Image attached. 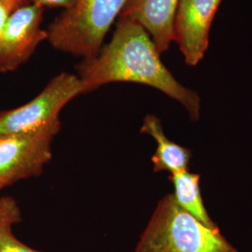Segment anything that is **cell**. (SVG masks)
<instances>
[{"label": "cell", "instance_id": "obj_2", "mask_svg": "<svg viewBox=\"0 0 252 252\" xmlns=\"http://www.w3.org/2000/svg\"><path fill=\"white\" fill-rule=\"evenodd\" d=\"M135 252H239L219 228L203 224L180 207L173 194L158 203Z\"/></svg>", "mask_w": 252, "mask_h": 252}, {"label": "cell", "instance_id": "obj_12", "mask_svg": "<svg viewBox=\"0 0 252 252\" xmlns=\"http://www.w3.org/2000/svg\"><path fill=\"white\" fill-rule=\"evenodd\" d=\"M8 218H22L18 205L10 197L0 198V221Z\"/></svg>", "mask_w": 252, "mask_h": 252}, {"label": "cell", "instance_id": "obj_7", "mask_svg": "<svg viewBox=\"0 0 252 252\" xmlns=\"http://www.w3.org/2000/svg\"><path fill=\"white\" fill-rule=\"evenodd\" d=\"M43 9L33 3L10 14L0 36V73L18 68L47 39V31L41 28Z\"/></svg>", "mask_w": 252, "mask_h": 252}, {"label": "cell", "instance_id": "obj_5", "mask_svg": "<svg viewBox=\"0 0 252 252\" xmlns=\"http://www.w3.org/2000/svg\"><path fill=\"white\" fill-rule=\"evenodd\" d=\"M81 94L78 75L60 73L27 104L0 111V136L34 131L59 120L64 106Z\"/></svg>", "mask_w": 252, "mask_h": 252}, {"label": "cell", "instance_id": "obj_4", "mask_svg": "<svg viewBox=\"0 0 252 252\" xmlns=\"http://www.w3.org/2000/svg\"><path fill=\"white\" fill-rule=\"evenodd\" d=\"M60 129L61 122L56 120L34 131L0 136V190L42 173Z\"/></svg>", "mask_w": 252, "mask_h": 252}, {"label": "cell", "instance_id": "obj_10", "mask_svg": "<svg viewBox=\"0 0 252 252\" xmlns=\"http://www.w3.org/2000/svg\"><path fill=\"white\" fill-rule=\"evenodd\" d=\"M174 185V198L178 205L203 224L211 228H219L208 215L204 205L200 189V175L187 171L169 177Z\"/></svg>", "mask_w": 252, "mask_h": 252}, {"label": "cell", "instance_id": "obj_1", "mask_svg": "<svg viewBox=\"0 0 252 252\" xmlns=\"http://www.w3.org/2000/svg\"><path fill=\"white\" fill-rule=\"evenodd\" d=\"M82 93L112 82H132L155 88L178 101L197 122L201 111L198 94L183 86L163 64L149 33L132 20L120 18L108 45L95 58L79 67Z\"/></svg>", "mask_w": 252, "mask_h": 252}, {"label": "cell", "instance_id": "obj_13", "mask_svg": "<svg viewBox=\"0 0 252 252\" xmlns=\"http://www.w3.org/2000/svg\"><path fill=\"white\" fill-rule=\"evenodd\" d=\"M34 4L40 6L42 8H69L75 0H32Z\"/></svg>", "mask_w": 252, "mask_h": 252}, {"label": "cell", "instance_id": "obj_8", "mask_svg": "<svg viewBox=\"0 0 252 252\" xmlns=\"http://www.w3.org/2000/svg\"><path fill=\"white\" fill-rule=\"evenodd\" d=\"M179 2L180 0H128L120 18L139 24L162 54L174 42V21Z\"/></svg>", "mask_w": 252, "mask_h": 252}, {"label": "cell", "instance_id": "obj_9", "mask_svg": "<svg viewBox=\"0 0 252 252\" xmlns=\"http://www.w3.org/2000/svg\"><path fill=\"white\" fill-rule=\"evenodd\" d=\"M140 133L151 135L157 142L152 157L153 171H167L175 175L188 170L191 151L169 140L163 132L161 120L156 115L149 114L144 118Z\"/></svg>", "mask_w": 252, "mask_h": 252}, {"label": "cell", "instance_id": "obj_11", "mask_svg": "<svg viewBox=\"0 0 252 252\" xmlns=\"http://www.w3.org/2000/svg\"><path fill=\"white\" fill-rule=\"evenodd\" d=\"M21 218H8L0 221V252H41L22 243L12 233V226Z\"/></svg>", "mask_w": 252, "mask_h": 252}, {"label": "cell", "instance_id": "obj_3", "mask_svg": "<svg viewBox=\"0 0 252 252\" xmlns=\"http://www.w3.org/2000/svg\"><path fill=\"white\" fill-rule=\"evenodd\" d=\"M127 1L75 0L49 26L47 39L60 52L83 60L95 58Z\"/></svg>", "mask_w": 252, "mask_h": 252}, {"label": "cell", "instance_id": "obj_15", "mask_svg": "<svg viewBox=\"0 0 252 252\" xmlns=\"http://www.w3.org/2000/svg\"><path fill=\"white\" fill-rule=\"evenodd\" d=\"M29 1L30 0H0V3L5 5L11 12H13L16 9L28 5Z\"/></svg>", "mask_w": 252, "mask_h": 252}, {"label": "cell", "instance_id": "obj_6", "mask_svg": "<svg viewBox=\"0 0 252 252\" xmlns=\"http://www.w3.org/2000/svg\"><path fill=\"white\" fill-rule=\"evenodd\" d=\"M222 0H180L174 21V42L184 62L197 65L209 47V35Z\"/></svg>", "mask_w": 252, "mask_h": 252}, {"label": "cell", "instance_id": "obj_14", "mask_svg": "<svg viewBox=\"0 0 252 252\" xmlns=\"http://www.w3.org/2000/svg\"><path fill=\"white\" fill-rule=\"evenodd\" d=\"M12 12L5 5L0 3V36L2 35L6 25L9 21V16Z\"/></svg>", "mask_w": 252, "mask_h": 252}]
</instances>
